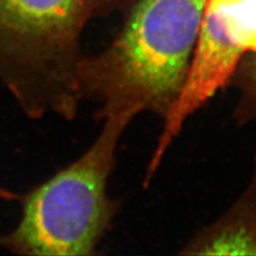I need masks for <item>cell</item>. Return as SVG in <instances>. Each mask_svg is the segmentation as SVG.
Listing matches in <instances>:
<instances>
[{"instance_id":"1","label":"cell","mask_w":256,"mask_h":256,"mask_svg":"<svg viewBox=\"0 0 256 256\" xmlns=\"http://www.w3.org/2000/svg\"><path fill=\"white\" fill-rule=\"evenodd\" d=\"M207 0H137L108 48L76 68L80 95L106 116L150 111L164 118L186 82Z\"/></svg>"},{"instance_id":"2","label":"cell","mask_w":256,"mask_h":256,"mask_svg":"<svg viewBox=\"0 0 256 256\" xmlns=\"http://www.w3.org/2000/svg\"><path fill=\"white\" fill-rule=\"evenodd\" d=\"M134 118L130 112L106 116L92 146L32 192L20 226L0 242L29 255L93 254L118 210L107 182L118 143Z\"/></svg>"},{"instance_id":"3","label":"cell","mask_w":256,"mask_h":256,"mask_svg":"<svg viewBox=\"0 0 256 256\" xmlns=\"http://www.w3.org/2000/svg\"><path fill=\"white\" fill-rule=\"evenodd\" d=\"M94 16V0H0V50L43 64L60 106H72L79 98V36Z\"/></svg>"},{"instance_id":"4","label":"cell","mask_w":256,"mask_h":256,"mask_svg":"<svg viewBox=\"0 0 256 256\" xmlns=\"http://www.w3.org/2000/svg\"><path fill=\"white\" fill-rule=\"evenodd\" d=\"M182 254L256 255V168L246 194L219 221L192 239Z\"/></svg>"},{"instance_id":"5","label":"cell","mask_w":256,"mask_h":256,"mask_svg":"<svg viewBox=\"0 0 256 256\" xmlns=\"http://www.w3.org/2000/svg\"><path fill=\"white\" fill-rule=\"evenodd\" d=\"M230 82L240 93L235 118L239 124L249 122L256 118V54L244 56Z\"/></svg>"},{"instance_id":"6","label":"cell","mask_w":256,"mask_h":256,"mask_svg":"<svg viewBox=\"0 0 256 256\" xmlns=\"http://www.w3.org/2000/svg\"><path fill=\"white\" fill-rule=\"evenodd\" d=\"M137 0H94L95 16L107 15L116 11L126 12Z\"/></svg>"},{"instance_id":"7","label":"cell","mask_w":256,"mask_h":256,"mask_svg":"<svg viewBox=\"0 0 256 256\" xmlns=\"http://www.w3.org/2000/svg\"><path fill=\"white\" fill-rule=\"evenodd\" d=\"M0 198H14L13 194H11L10 192H8L4 189H0Z\"/></svg>"}]
</instances>
